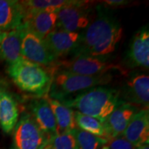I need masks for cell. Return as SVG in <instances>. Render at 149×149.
I'll list each match as a JSON object with an SVG mask.
<instances>
[{
    "label": "cell",
    "instance_id": "1",
    "mask_svg": "<svg viewBox=\"0 0 149 149\" xmlns=\"http://www.w3.org/2000/svg\"><path fill=\"white\" fill-rule=\"evenodd\" d=\"M123 35L118 20L99 10L97 16L81 33L77 48L72 55L105 57L115 51Z\"/></svg>",
    "mask_w": 149,
    "mask_h": 149
},
{
    "label": "cell",
    "instance_id": "2",
    "mask_svg": "<svg viewBox=\"0 0 149 149\" xmlns=\"http://www.w3.org/2000/svg\"><path fill=\"white\" fill-rule=\"evenodd\" d=\"M70 109L88 115L103 123L123 102L120 91L105 86H98L60 100Z\"/></svg>",
    "mask_w": 149,
    "mask_h": 149
},
{
    "label": "cell",
    "instance_id": "3",
    "mask_svg": "<svg viewBox=\"0 0 149 149\" xmlns=\"http://www.w3.org/2000/svg\"><path fill=\"white\" fill-rule=\"evenodd\" d=\"M8 72L17 86L37 96L47 94L51 86L53 70L22 58L8 65Z\"/></svg>",
    "mask_w": 149,
    "mask_h": 149
},
{
    "label": "cell",
    "instance_id": "4",
    "mask_svg": "<svg viewBox=\"0 0 149 149\" xmlns=\"http://www.w3.org/2000/svg\"><path fill=\"white\" fill-rule=\"evenodd\" d=\"M50 67L53 70V77L48 97L57 101L93 87L107 85L113 79L109 72L96 76H85Z\"/></svg>",
    "mask_w": 149,
    "mask_h": 149
},
{
    "label": "cell",
    "instance_id": "5",
    "mask_svg": "<svg viewBox=\"0 0 149 149\" xmlns=\"http://www.w3.org/2000/svg\"><path fill=\"white\" fill-rule=\"evenodd\" d=\"M51 67L85 76L100 75L109 73L110 70L125 72V70L120 65L114 64L107 57L88 55H78L72 56L70 59H59Z\"/></svg>",
    "mask_w": 149,
    "mask_h": 149
},
{
    "label": "cell",
    "instance_id": "6",
    "mask_svg": "<svg viewBox=\"0 0 149 149\" xmlns=\"http://www.w3.org/2000/svg\"><path fill=\"white\" fill-rule=\"evenodd\" d=\"M91 4L90 1L73 0L70 4L59 9L56 29L76 33L84 30L95 18Z\"/></svg>",
    "mask_w": 149,
    "mask_h": 149
},
{
    "label": "cell",
    "instance_id": "7",
    "mask_svg": "<svg viewBox=\"0 0 149 149\" xmlns=\"http://www.w3.org/2000/svg\"><path fill=\"white\" fill-rule=\"evenodd\" d=\"M48 138L30 113H24L14 128L13 149H44Z\"/></svg>",
    "mask_w": 149,
    "mask_h": 149
},
{
    "label": "cell",
    "instance_id": "8",
    "mask_svg": "<svg viewBox=\"0 0 149 149\" xmlns=\"http://www.w3.org/2000/svg\"><path fill=\"white\" fill-rule=\"evenodd\" d=\"M21 51L24 59L43 66L50 67L57 61L44 39L26 29L24 25Z\"/></svg>",
    "mask_w": 149,
    "mask_h": 149
},
{
    "label": "cell",
    "instance_id": "9",
    "mask_svg": "<svg viewBox=\"0 0 149 149\" xmlns=\"http://www.w3.org/2000/svg\"><path fill=\"white\" fill-rule=\"evenodd\" d=\"M120 97L124 102L138 107L148 109L149 77L148 74L136 72L126 80Z\"/></svg>",
    "mask_w": 149,
    "mask_h": 149
},
{
    "label": "cell",
    "instance_id": "10",
    "mask_svg": "<svg viewBox=\"0 0 149 149\" xmlns=\"http://www.w3.org/2000/svg\"><path fill=\"white\" fill-rule=\"evenodd\" d=\"M138 108L123 102L108 117L103 124L105 130V139L108 141L122 135Z\"/></svg>",
    "mask_w": 149,
    "mask_h": 149
},
{
    "label": "cell",
    "instance_id": "11",
    "mask_svg": "<svg viewBox=\"0 0 149 149\" xmlns=\"http://www.w3.org/2000/svg\"><path fill=\"white\" fill-rule=\"evenodd\" d=\"M126 63L131 68L149 67V31L144 26L135 33L126 53Z\"/></svg>",
    "mask_w": 149,
    "mask_h": 149
},
{
    "label": "cell",
    "instance_id": "12",
    "mask_svg": "<svg viewBox=\"0 0 149 149\" xmlns=\"http://www.w3.org/2000/svg\"><path fill=\"white\" fill-rule=\"evenodd\" d=\"M44 40L57 61L73 53L79 43V33L56 29Z\"/></svg>",
    "mask_w": 149,
    "mask_h": 149
},
{
    "label": "cell",
    "instance_id": "13",
    "mask_svg": "<svg viewBox=\"0 0 149 149\" xmlns=\"http://www.w3.org/2000/svg\"><path fill=\"white\" fill-rule=\"evenodd\" d=\"M30 110V114L48 139L57 135L55 116L46 97L37 98L31 102Z\"/></svg>",
    "mask_w": 149,
    "mask_h": 149
},
{
    "label": "cell",
    "instance_id": "14",
    "mask_svg": "<svg viewBox=\"0 0 149 149\" xmlns=\"http://www.w3.org/2000/svg\"><path fill=\"white\" fill-rule=\"evenodd\" d=\"M135 147L148 144V109L139 110L133 115L122 135Z\"/></svg>",
    "mask_w": 149,
    "mask_h": 149
},
{
    "label": "cell",
    "instance_id": "15",
    "mask_svg": "<svg viewBox=\"0 0 149 149\" xmlns=\"http://www.w3.org/2000/svg\"><path fill=\"white\" fill-rule=\"evenodd\" d=\"M57 12L56 10L37 11L24 17L22 24L26 29L44 39L57 28Z\"/></svg>",
    "mask_w": 149,
    "mask_h": 149
},
{
    "label": "cell",
    "instance_id": "16",
    "mask_svg": "<svg viewBox=\"0 0 149 149\" xmlns=\"http://www.w3.org/2000/svg\"><path fill=\"white\" fill-rule=\"evenodd\" d=\"M24 11L19 1L0 0V29L8 32L23 24Z\"/></svg>",
    "mask_w": 149,
    "mask_h": 149
},
{
    "label": "cell",
    "instance_id": "17",
    "mask_svg": "<svg viewBox=\"0 0 149 149\" xmlns=\"http://www.w3.org/2000/svg\"><path fill=\"white\" fill-rule=\"evenodd\" d=\"M23 25L6 32L0 44V57L8 65L24 58L22 55L21 44Z\"/></svg>",
    "mask_w": 149,
    "mask_h": 149
},
{
    "label": "cell",
    "instance_id": "18",
    "mask_svg": "<svg viewBox=\"0 0 149 149\" xmlns=\"http://www.w3.org/2000/svg\"><path fill=\"white\" fill-rule=\"evenodd\" d=\"M19 109L13 96L3 90L0 93V124L3 131L10 133L18 122Z\"/></svg>",
    "mask_w": 149,
    "mask_h": 149
},
{
    "label": "cell",
    "instance_id": "19",
    "mask_svg": "<svg viewBox=\"0 0 149 149\" xmlns=\"http://www.w3.org/2000/svg\"><path fill=\"white\" fill-rule=\"evenodd\" d=\"M53 111L57 124V135L64 134L77 128L74 120V111L60 102L46 97Z\"/></svg>",
    "mask_w": 149,
    "mask_h": 149
},
{
    "label": "cell",
    "instance_id": "20",
    "mask_svg": "<svg viewBox=\"0 0 149 149\" xmlns=\"http://www.w3.org/2000/svg\"><path fill=\"white\" fill-rule=\"evenodd\" d=\"M73 0H28L20 1L24 11V19L29 15L43 10H59L71 3Z\"/></svg>",
    "mask_w": 149,
    "mask_h": 149
},
{
    "label": "cell",
    "instance_id": "21",
    "mask_svg": "<svg viewBox=\"0 0 149 149\" xmlns=\"http://www.w3.org/2000/svg\"><path fill=\"white\" fill-rule=\"evenodd\" d=\"M74 120L79 129L105 139L106 133L103 124L97 119L75 111Z\"/></svg>",
    "mask_w": 149,
    "mask_h": 149
},
{
    "label": "cell",
    "instance_id": "22",
    "mask_svg": "<svg viewBox=\"0 0 149 149\" xmlns=\"http://www.w3.org/2000/svg\"><path fill=\"white\" fill-rule=\"evenodd\" d=\"M77 149H99L107 144V139L97 137L77 128L74 129Z\"/></svg>",
    "mask_w": 149,
    "mask_h": 149
},
{
    "label": "cell",
    "instance_id": "23",
    "mask_svg": "<svg viewBox=\"0 0 149 149\" xmlns=\"http://www.w3.org/2000/svg\"><path fill=\"white\" fill-rule=\"evenodd\" d=\"M46 147L48 149H77L74 130L51 137Z\"/></svg>",
    "mask_w": 149,
    "mask_h": 149
},
{
    "label": "cell",
    "instance_id": "24",
    "mask_svg": "<svg viewBox=\"0 0 149 149\" xmlns=\"http://www.w3.org/2000/svg\"><path fill=\"white\" fill-rule=\"evenodd\" d=\"M109 149H135V147L123 135L118 136L108 141Z\"/></svg>",
    "mask_w": 149,
    "mask_h": 149
},
{
    "label": "cell",
    "instance_id": "25",
    "mask_svg": "<svg viewBox=\"0 0 149 149\" xmlns=\"http://www.w3.org/2000/svg\"><path fill=\"white\" fill-rule=\"evenodd\" d=\"M102 2L111 7H120L128 4L130 1H126V0H107V1H104Z\"/></svg>",
    "mask_w": 149,
    "mask_h": 149
},
{
    "label": "cell",
    "instance_id": "26",
    "mask_svg": "<svg viewBox=\"0 0 149 149\" xmlns=\"http://www.w3.org/2000/svg\"><path fill=\"white\" fill-rule=\"evenodd\" d=\"M6 34V32H5V31H1V30L0 29V44H1V41L3 40V37H5Z\"/></svg>",
    "mask_w": 149,
    "mask_h": 149
},
{
    "label": "cell",
    "instance_id": "27",
    "mask_svg": "<svg viewBox=\"0 0 149 149\" xmlns=\"http://www.w3.org/2000/svg\"><path fill=\"white\" fill-rule=\"evenodd\" d=\"M135 149H149L148 144H143V145H141V146H139L135 147Z\"/></svg>",
    "mask_w": 149,
    "mask_h": 149
},
{
    "label": "cell",
    "instance_id": "28",
    "mask_svg": "<svg viewBox=\"0 0 149 149\" xmlns=\"http://www.w3.org/2000/svg\"><path fill=\"white\" fill-rule=\"evenodd\" d=\"M102 149H109V148H108L107 146H104L103 148H102Z\"/></svg>",
    "mask_w": 149,
    "mask_h": 149
},
{
    "label": "cell",
    "instance_id": "29",
    "mask_svg": "<svg viewBox=\"0 0 149 149\" xmlns=\"http://www.w3.org/2000/svg\"><path fill=\"white\" fill-rule=\"evenodd\" d=\"M2 89H3V88H1V86H0V93H1V91H2Z\"/></svg>",
    "mask_w": 149,
    "mask_h": 149
},
{
    "label": "cell",
    "instance_id": "30",
    "mask_svg": "<svg viewBox=\"0 0 149 149\" xmlns=\"http://www.w3.org/2000/svg\"><path fill=\"white\" fill-rule=\"evenodd\" d=\"M44 149H48V148H47V147H46V148H44Z\"/></svg>",
    "mask_w": 149,
    "mask_h": 149
}]
</instances>
